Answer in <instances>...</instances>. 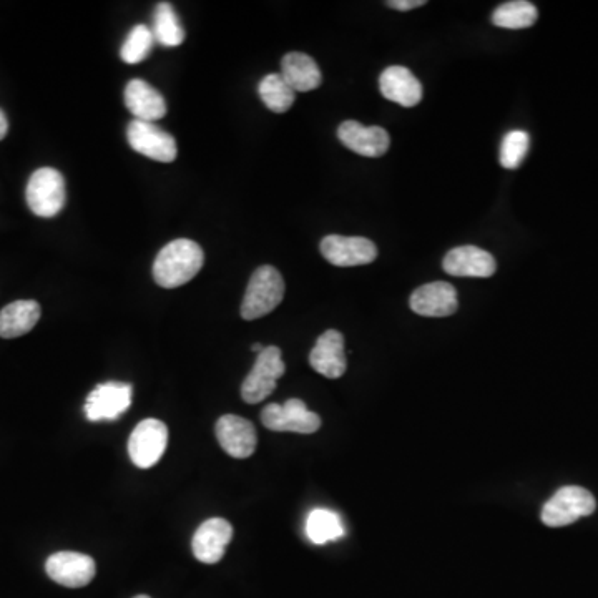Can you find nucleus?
Masks as SVG:
<instances>
[{"mask_svg":"<svg viewBox=\"0 0 598 598\" xmlns=\"http://www.w3.org/2000/svg\"><path fill=\"white\" fill-rule=\"evenodd\" d=\"M205 263V255L201 246L195 241H172L158 253L153 263V280L158 286L173 290L187 285L200 273Z\"/></svg>","mask_w":598,"mask_h":598,"instance_id":"obj_1","label":"nucleus"},{"mask_svg":"<svg viewBox=\"0 0 598 598\" xmlns=\"http://www.w3.org/2000/svg\"><path fill=\"white\" fill-rule=\"evenodd\" d=\"M285 298V281L280 271L273 266H260L251 275L241 303V318L255 321L270 314Z\"/></svg>","mask_w":598,"mask_h":598,"instance_id":"obj_2","label":"nucleus"},{"mask_svg":"<svg viewBox=\"0 0 598 598\" xmlns=\"http://www.w3.org/2000/svg\"><path fill=\"white\" fill-rule=\"evenodd\" d=\"M597 509L595 497L579 486L562 487L542 507L540 519L547 527H565L582 517H589Z\"/></svg>","mask_w":598,"mask_h":598,"instance_id":"obj_3","label":"nucleus"},{"mask_svg":"<svg viewBox=\"0 0 598 598\" xmlns=\"http://www.w3.org/2000/svg\"><path fill=\"white\" fill-rule=\"evenodd\" d=\"M27 205L40 218H54L65 206V180L55 168H39L27 185Z\"/></svg>","mask_w":598,"mask_h":598,"instance_id":"obj_4","label":"nucleus"},{"mask_svg":"<svg viewBox=\"0 0 598 598\" xmlns=\"http://www.w3.org/2000/svg\"><path fill=\"white\" fill-rule=\"evenodd\" d=\"M286 366L281 358V349L268 346L263 349L250 374L241 384V398L248 404L265 401L275 391L278 379L285 374Z\"/></svg>","mask_w":598,"mask_h":598,"instance_id":"obj_5","label":"nucleus"},{"mask_svg":"<svg viewBox=\"0 0 598 598\" xmlns=\"http://www.w3.org/2000/svg\"><path fill=\"white\" fill-rule=\"evenodd\" d=\"M261 422L275 432L313 434L321 427V417L311 412L301 399H288L285 404H268L261 411Z\"/></svg>","mask_w":598,"mask_h":598,"instance_id":"obj_6","label":"nucleus"},{"mask_svg":"<svg viewBox=\"0 0 598 598\" xmlns=\"http://www.w3.org/2000/svg\"><path fill=\"white\" fill-rule=\"evenodd\" d=\"M167 444V426L158 419H145L130 434L128 456L140 469H150L162 459Z\"/></svg>","mask_w":598,"mask_h":598,"instance_id":"obj_7","label":"nucleus"},{"mask_svg":"<svg viewBox=\"0 0 598 598\" xmlns=\"http://www.w3.org/2000/svg\"><path fill=\"white\" fill-rule=\"evenodd\" d=\"M128 145L143 157L155 162L172 163L177 160L178 148L175 138L155 123L133 120L127 128Z\"/></svg>","mask_w":598,"mask_h":598,"instance_id":"obj_8","label":"nucleus"},{"mask_svg":"<svg viewBox=\"0 0 598 598\" xmlns=\"http://www.w3.org/2000/svg\"><path fill=\"white\" fill-rule=\"evenodd\" d=\"M132 384L108 381L99 384L85 402V416L90 422L115 421L132 406Z\"/></svg>","mask_w":598,"mask_h":598,"instance_id":"obj_9","label":"nucleus"},{"mask_svg":"<svg viewBox=\"0 0 598 598\" xmlns=\"http://www.w3.org/2000/svg\"><path fill=\"white\" fill-rule=\"evenodd\" d=\"M321 255L339 268L363 266L378 258V248L363 236L329 235L319 245Z\"/></svg>","mask_w":598,"mask_h":598,"instance_id":"obj_10","label":"nucleus"},{"mask_svg":"<svg viewBox=\"0 0 598 598\" xmlns=\"http://www.w3.org/2000/svg\"><path fill=\"white\" fill-rule=\"evenodd\" d=\"M45 570L55 584L69 589H82L94 580L95 560L80 552H57L45 562Z\"/></svg>","mask_w":598,"mask_h":598,"instance_id":"obj_11","label":"nucleus"},{"mask_svg":"<svg viewBox=\"0 0 598 598\" xmlns=\"http://www.w3.org/2000/svg\"><path fill=\"white\" fill-rule=\"evenodd\" d=\"M215 432L221 449L228 456L235 459H248L255 454L256 444H258L256 429L250 421H246L245 417L226 414L216 422Z\"/></svg>","mask_w":598,"mask_h":598,"instance_id":"obj_12","label":"nucleus"},{"mask_svg":"<svg viewBox=\"0 0 598 598\" xmlns=\"http://www.w3.org/2000/svg\"><path fill=\"white\" fill-rule=\"evenodd\" d=\"M231 539L233 527L228 520L221 517L205 520L193 535V555L201 564H218L223 559Z\"/></svg>","mask_w":598,"mask_h":598,"instance_id":"obj_13","label":"nucleus"},{"mask_svg":"<svg viewBox=\"0 0 598 598\" xmlns=\"http://www.w3.org/2000/svg\"><path fill=\"white\" fill-rule=\"evenodd\" d=\"M414 313L426 318H446L456 313L459 308L457 291L446 281H436L429 285L419 286L409 299Z\"/></svg>","mask_w":598,"mask_h":598,"instance_id":"obj_14","label":"nucleus"},{"mask_svg":"<svg viewBox=\"0 0 598 598\" xmlns=\"http://www.w3.org/2000/svg\"><path fill=\"white\" fill-rule=\"evenodd\" d=\"M447 275L461 278H491L496 273V258L479 246H457L442 261Z\"/></svg>","mask_w":598,"mask_h":598,"instance_id":"obj_15","label":"nucleus"},{"mask_svg":"<svg viewBox=\"0 0 598 598\" xmlns=\"http://www.w3.org/2000/svg\"><path fill=\"white\" fill-rule=\"evenodd\" d=\"M309 364L324 378L338 379L346 373L348 361L344 354V336L336 329H328L319 336L309 353Z\"/></svg>","mask_w":598,"mask_h":598,"instance_id":"obj_16","label":"nucleus"},{"mask_svg":"<svg viewBox=\"0 0 598 598\" xmlns=\"http://www.w3.org/2000/svg\"><path fill=\"white\" fill-rule=\"evenodd\" d=\"M338 138L344 147L361 157H383L391 145L389 133L383 127H364L354 120L339 125Z\"/></svg>","mask_w":598,"mask_h":598,"instance_id":"obj_17","label":"nucleus"},{"mask_svg":"<svg viewBox=\"0 0 598 598\" xmlns=\"http://www.w3.org/2000/svg\"><path fill=\"white\" fill-rule=\"evenodd\" d=\"M125 105L135 120L140 122H157L167 113V102L163 95L142 79L128 82L125 87Z\"/></svg>","mask_w":598,"mask_h":598,"instance_id":"obj_18","label":"nucleus"},{"mask_svg":"<svg viewBox=\"0 0 598 598\" xmlns=\"http://www.w3.org/2000/svg\"><path fill=\"white\" fill-rule=\"evenodd\" d=\"M381 94L401 107H416L422 100V85L411 70L401 65H393L384 70L379 79Z\"/></svg>","mask_w":598,"mask_h":598,"instance_id":"obj_19","label":"nucleus"},{"mask_svg":"<svg viewBox=\"0 0 598 598\" xmlns=\"http://www.w3.org/2000/svg\"><path fill=\"white\" fill-rule=\"evenodd\" d=\"M40 304L32 299H19L0 311V338L14 339L30 333L39 323Z\"/></svg>","mask_w":598,"mask_h":598,"instance_id":"obj_20","label":"nucleus"},{"mask_svg":"<svg viewBox=\"0 0 598 598\" xmlns=\"http://www.w3.org/2000/svg\"><path fill=\"white\" fill-rule=\"evenodd\" d=\"M281 75L295 92H311L321 85V70L309 55L286 54L281 60Z\"/></svg>","mask_w":598,"mask_h":598,"instance_id":"obj_21","label":"nucleus"},{"mask_svg":"<svg viewBox=\"0 0 598 598\" xmlns=\"http://www.w3.org/2000/svg\"><path fill=\"white\" fill-rule=\"evenodd\" d=\"M306 535L316 545L334 542L344 535L343 520L333 510L314 509L306 520Z\"/></svg>","mask_w":598,"mask_h":598,"instance_id":"obj_22","label":"nucleus"},{"mask_svg":"<svg viewBox=\"0 0 598 598\" xmlns=\"http://www.w3.org/2000/svg\"><path fill=\"white\" fill-rule=\"evenodd\" d=\"M539 10L534 4L525 0H514L499 5L492 14V24L502 29L519 30L527 29L537 22Z\"/></svg>","mask_w":598,"mask_h":598,"instance_id":"obj_23","label":"nucleus"},{"mask_svg":"<svg viewBox=\"0 0 598 598\" xmlns=\"http://www.w3.org/2000/svg\"><path fill=\"white\" fill-rule=\"evenodd\" d=\"M153 35L163 47H178L185 42V29L180 24L177 12L172 4L160 2L153 17Z\"/></svg>","mask_w":598,"mask_h":598,"instance_id":"obj_24","label":"nucleus"},{"mask_svg":"<svg viewBox=\"0 0 598 598\" xmlns=\"http://www.w3.org/2000/svg\"><path fill=\"white\" fill-rule=\"evenodd\" d=\"M258 94L261 102L275 113L288 112L296 100L295 90L291 89L281 74L266 75L258 85Z\"/></svg>","mask_w":598,"mask_h":598,"instance_id":"obj_25","label":"nucleus"},{"mask_svg":"<svg viewBox=\"0 0 598 598\" xmlns=\"http://www.w3.org/2000/svg\"><path fill=\"white\" fill-rule=\"evenodd\" d=\"M155 35L148 25L138 24L130 30L127 40L120 49V57L125 64H140L147 59L155 45Z\"/></svg>","mask_w":598,"mask_h":598,"instance_id":"obj_26","label":"nucleus"},{"mask_svg":"<svg viewBox=\"0 0 598 598\" xmlns=\"http://www.w3.org/2000/svg\"><path fill=\"white\" fill-rule=\"evenodd\" d=\"M530 137L524 130H512L505 135L500 147V165L509 170H515L524 162L529 152Z\"/></svg>","mask_w":598,"mask_h":598,"instance_id":"obj_27","label":"nucleus"},{"mask_svg":"<svg viewBox=\"0 0 598 598\" xmlns=\"http://www.w3.org/2000/svg\"><path fill=\"white\" fill-rule=\"evenodd\" d=\"M426 4L424 0H389L388 7L391 9L401 10V12H407V10L417 9Z\"/></svg>","mask_w":598,"mask_h":598,"instance_id":"obj_28","label":"nucleus"},{"mask_svg":"<svg viewBox=\"0 0 598 598\" xmlns=\"http://www.w3.org/2000/svg\"><path fill=\"white\" fill-rule=\"evenodd\" d=\"M7 132H9V122H7L5 113L0 110V140H4Z\"/></svg>","mask_w":598,"mask_h":598,"instance_id":"obj_29","label":"nucleus"},{"mask_svg":"<svg viewBox=\"0 0 598 598\" xmlns=\"http://www.w3.org/2000/svg\"><path fill=\"white\" fill-rule=\"evenodd\" d=\"M263 349H265V346H263V344H260V343L253 344V351H255V353L260 354L261 351H263Z\"/></svg>","mask_w":598,"mask_h":598,"instance_id":"obj_30","label":"nucleus"},{"mask_svg":"<svg viewBox=\"0 0 598 598\" xmlns=\"http://www.w3.org/2000/svg\"><path fill=\"white\" fill-rule=\"evenodd\" d=\"M133 598H150V597H148V595H137V597H133Z\"/></svg>","mask_w":598,"mask_h":598,"instance_id":"obj_31","label":"nucleus"}]
</instances>
